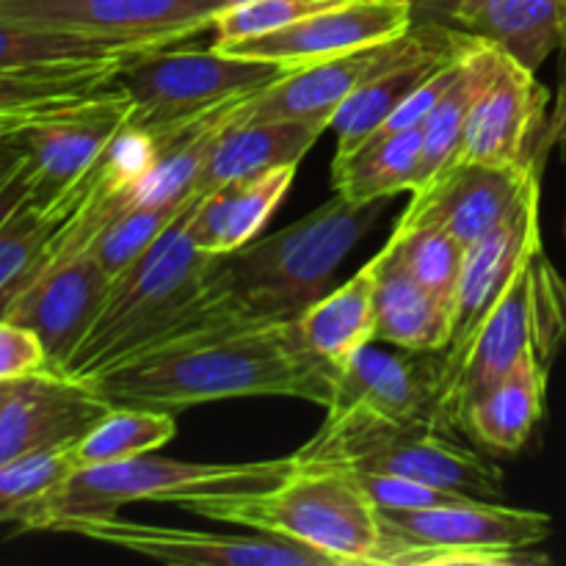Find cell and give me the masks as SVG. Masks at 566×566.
Listing matches in <instances>:
<instances>
[{"label":"cell","mask_w":566,"mask_h":566,"mask_svg":"<svg viewBox=\"0 0 566 566\" xmlns=\"http://www.w3.org/2000/svg\"><path fill=\"white\" fill-rule=\"evenodd\" d=\"M335 368L315 357L296 321L216 326L114 365L86 385L114 407L182 412L227 398H302L326 409Z\"/></svg>","instance_id":"cell-1"},{"label":"cell","mask_w":566,"mask_h":566,"mask_svg":"<svg viewBox=\"0 0 566 566\" xmlns=\"http://www.w3.org/2000/svg\"><path fill=\"white\" fill-rule=\"evenodd\" d=\"M202 197L193 199L130 269L111 280L103 310L75 354L66 359L61 376L88 381L166 343L216 326L254 321L232 302L216 265L219 254L199 249L188 235V224Z\"/></svg>","instance_id":"cell-2"},{"label":"cell","mask_w":566,"mask_h":566,"mask_svg":"<svg viewBox=\"0 0 566 566\" xmlns=\"http://www.w3.org/2000/svg\"><path fill=\"white\" fill-rule=\"evenodd\" d=\"M177 509L298 542L337 566H396L398 536L352 470L298 468L269 490L208 492Z\"/></svg>","instance_id":"cell-3"},{"label":"cell","mask_w":566,"mask_h":566,"mask_svg":"<svg viewBox=\"0 0 566 566\" xmlns=\"http://www.w3.org/2000/svg\"><path fill=\"white\" fill-rule=\"evenodd\" d=\"M387 199L352 202L335 197L274 235L249 241L216 265L247 318L296 321L324 293L346 254L379 221Z\"/></svg>","instance_id":"cell-4"},{"label":"cell","mask_w":566,"mask_h":566,"mask_svg":"<svg viewBox=\"0 0 566 566\" xmlns=\"http://www.w3.org/2000/svg\"><path fill=\"white\" fill-rule=\"evenodd\" d=\"M564 337L566 282L539 243L473 335L459 348L442 352L440 415L446 429L459 431L464 407L523 359L534 357L551 368Z\"/></svg>","instance_id":"cell-5"},{"label":"cell","mask_w":566,"mask_h":566,"mask_svg":"<svg viewBox=\"0 0 566 566\" xmlns=\"http://www.w3.org/2000/svg\"><path fill=\"white\" fill-rule=\"evenodd\" d=\"M298 468H343L403 475L457 495L501 501L503 473L492 459L462 446L453 431L423 420L376 415L326 418L318 434L293 453Z\"/></svg>","instance_id":"cell-6"},{"label":"cell","mask_w":566,"mask_h":566,"mask_svg":"<svg viewBox=\"0 0 566 566\" xmlns=\"http://www.w3.org/2000/svg\"><path fill=\"white\" fill-rule=\"evenodd\" d=\"M296 470V459L271 462L210 464L180 462V459L142 457L125 462L72 468L48 495L39 497L31 512L20 520L22 531H53L64 520L116 514L130 503H177L182 497L208 492L269 490Z\"/></svg>","instance_id":"cell-7"},{"label":"cell","mask_w":566,"mask_h":566,"mask_svg":"<svg viewBox=\"0 0 566 566\" xmlns=\"http://www.w3.org/2000/svg\"><path fill=\"white\" fill-rule=\"evenodd\" d=\"M302 66L230 55L188 42L164 44L133 59L116 75V86L130 97V127L166 133L197 122L224 105L263 92Z\"/></svg>","instance_id":"cell-8"},{"label":"cell","mask_w":566,"mask_h":566,"mask_svg":"<svg viewBox=\"0 0 566 566\" xmlns=\"http://www.w3.org/2000/svg\"><path fill=\"white\" fill-rule=\"evenodd\" d=\"M407 536L409 566H517L545 564L536 553L553 534V520L534 509L470 501L420 512H385Z\"/></svg>","instance_id":"cell-9"},{"label":"cell","mask_w":566,"mask_h":566,"mask_svg":"<svg viewBox=\"0 0 566 566\" xmlns=\"http://www.w3.org/2000/svg\"><path fill=\"white\" fill-rule=\"evenodd\" d=\"M473 39L468 31L446 22H412V28L398 36L315 61L280 77L249 99L247 119H298L332 127L337 111L381 72L412 55L462 48Z\"/></svg>","instance_id":"cell-10"},{"label":"cell","mask_w":566,"mask_h":566,"mask_svg":"<svg viewBox=\"0 0 566 566\" xmlns=\"http://www.w3.org/2000/svg\"><path fill=\"white\" fill-rule=\"evenodd\" d=\"M55 534H75L164 564L186 566H337L329 556L280 536H230L125 520L116 514L64 520Z\"/></svg>","instance_id":"cell-11"},{"label":"cell","mask_w":566,"mask_h":566,"mask_svg":"<svg viewBox=\"0 0 566 566\" xmlns=\"http://www.w3.org/2000/svg\"><path fill=\"white\" fill-rule=\"evenodd\" d=\"M238 0H0V20L105 42H188Z\"/></svg>","instance_id":"cell-12"},{"label":"cell","mask_w":566,"mask_h":566,"mask_svg":"<svg viewBox=\"0 0 566 566\" xmlns=\"http://www.w3.org/2000/svg\"><path fill=\"white\" fill-rule=\"evenodd\" d=\"M542 164L495 166L451 160L429 182L412 191L398 224H431L473 247L514 213L531 186L539 182Z\"/></svg>","instance_id":"cell-13"},{"label":"cell","mask_w":566,"mask_h":566,"mask_svg":"<svg viewBox=\"0 0 566 566\" xmlns=\"http://www.w3.org/2000/svg\"><path fill=\"white\" fill-rule=\"evenodd\" d=\"M130 97L114 81L72 114L28 130L22 136L28 149V199L59 208L130 125Z\"/></svg>","instance_id":"cell-14"},{"label":"cell","mask_w":566,"mask_h":566,"mask_svg":"<svg viewBox=\"0 0 566 566\" xmlns=\"http://www.w3.org/2000/svg\"><path fill=\"white\" fill-rule=\"evenodd\" d=\"M440 396L442 352L401 348V354H390L370 343L335 370L326 418L376 415L387 420H423L446 429Z\"/></svg>","instance_id":"cell-15"},{"label":"cell","mask_w":566,"mask_h":566,"mask_svg":"<svg viewBox=\"0 0 566 566\" xmlns=\"http://www.w3.org/2000/svg\"><path fill=\"white\" fill-rule=\"evenodd\" d=\"M412 9L407 0H348V3L304 17L280 31L235 39L216 48L230 55H241V59L307 66L398 36L412 28Z\"/></svg>","instance_id":"cell-16"},{"label":"cell","mask_w":566,"mask_h":566,"mask_svg":"<svg viewBox=\"0 0 566 566\" xmlns=\"http://www.w3.org/2000/svg\"><path fill=\"white\" fill-rule=\"evenodd\" d=\"M547 103L551 94L536 81V72L503 53L501 70L470 111L457 158L495 166L542 164Z\"/></svg>","instance_id":"cell-17"},{"label":"cell","mask_w":566,"mask_h":566,"mask_svg":"<svg viewBox=\"0 0 566 566\" xmlns=\"http://www.w3.org/2000/svg\"><path fill=\"white\" fill-rule=\"evenodd\" d=\"M108 287L111 276L103 265L92 252H81L42 271L9 304L3 318L36 332L48 352L50 370L61 374L103 310Z\"/></svg>","instance_id":"cell-18"},{"label":"cell","mask_w":566,"mask_h":566,"mask_svg":"<svg viewBox=\"0 0 566 566\" xmlns=\"http://www.w3.org/2000/svg\"><path fill=\"white\" fill-rule=\"evenodd\" d=\"M111 409L114 403L86 381L53 370L28 376L0 415V468L33 453L75 446Z\"/></svg>","instance_id":"cell-19"},{"label":"cell","mask_w":566,"mask_h":566,"mask_svg":"<svg viewBox=\"0 0 566 566\" xmlns=\"http://www.w3.org/2000/svg\"><path fill=\"white\" fill-rule=\"evenodd\" d=\"M539 197L542 191L539 182H536L503 224H497L490 235L468 247L457 296H453L451 343H448L446 352L459 348L473 335L475 326L486 318V313L503 296V291L514 280L531 249L542 243Z\"/></svg>","instance_id":"cell-20"},{"label":"cell","mask_w":566,"mask_h":566,"mask_svg":"<svg viewBox=\"0 0 566 566\" xmlns=\"http://www.w3.org/2000/svg\"><path fill=\"white\" fill-rule=\"evenodd\" d=\"M249 105V103H247ZM329 127L298 119H247V108L210 153L197 193H213L232 182L252 180L282 166H298Z\"/></svg>","instance_id":"cell-21"},{"label":"cell","mask_w":566,"mask_h":566,"mask_svg":"<svg viewBox=\"0 0 566 566\" xmlns=\"http://www.w3.org/2000/svg\"><path fill=\"white\" fill-rule=\"evenodd\" d=\"M376 258V343L403 352H446L451 343V307L409 271L392 238Z\"/></svg>","instance_id":"cell-22"},{"label":"cell","mask_w":566,"mask_h":566,"mask_svg":"<svg viewBox=\"0 0 566 566\" xmlns=\"http://www.w3.org/2000/svg\"><path fill=\"white\" fill-rule=\"evenodd\" d=\"M451 25L536 72L566 39V0H462Z\"/></svg>","instance_id":"cell-23"},{"label":"cell","mask_w":566,"mask_h":566,"mask_svg":"<svg viewBox=\"0 0 566 566\" xmlns=\"http://www.w3.org/2000/svg\"><path fill=\"white\" fill-rule=\"evenodd\" d=\"M551 368L528 357L464 407L459 431L495 453H517L545 418Z\"/></svg>","instance_id":"cell-24"},{"label":"cell","mask_w":566,"mask_h":566,"mask_svg":"<svg viewBox=\"0 0 566 566\" xmlns=\"http://www.w3.org/2000/svg\"><path fill=\"white\" fill-rule=\"evenodd\" d=\"M298 166L265 171L252 180L232 182L199 199L188 235L210 254H230L263 232L274 210L285 202Z\"/></svg>","instance_id":"cell-25"},{"label":"cell","mask_w":566,"mask_h":566,"mask_svg":"<svg viewBox=\"0 0 566 566\" xmlns=\"http://www.w3.org/2000/svg\"><path fill=\"white\" fill-rule=\"evenodd\" d=\"M164 44L105 42L81 33L48 31L0 20V72L17 75H72L99 66H127L138 55Z\"/></svg>","instance_id":"cell-26"},{"label":"cell","mask_w":566,"mask_h":566,"mask_svg":"<svg viewBox=\"0 0 566 566\" xmlns=\"http://www.w3.org/2000/svg\"><path fill=\"white\" fill-rule=\"evenodd\" d=\"M376 274L379 258L368 260L348 282L324 293L296 318L304 343L329 368H340L376 343Z\"/></svg>","instance_id":"cell-27"},{"label":"cell","mask_w":566,"mask_h":566,"mask_svg":"<svg viewBox=\"0 0 566 566\" xmlns=\"http://www.w3.org/2000/svg\"><path fill=\"white\" fill-rule=\"evenodd\" d=\"M423 127L376 136L354 153L332 160L335 193L352 202H376L420 186Z\"/></svg>","instance_id":"cell-28"},{"label":"cell","mask_w":566,"mask_h":566,"mask_svg":"<svg viewBox=\"0 0 566 566\" xmlns=\"http://www.w3.org/2000/svg\"><path fill=\"white\" fill-rule=\"evenodd\" d=\"M475 42H479V36H475L473 42L462 44V48L431 50V53L412 55V59L401 61V64L381 72V75L376 77V81H370L368 86L359 88V92L337 111L335 119H332V130L337 133L335 158H343V155L363 147V144L390 119L392 111H396L415 88L423 86L446 61L462 55L464 50L473 48Z\"/></svg>","instance_id":"cell-29"},{"label":"cell","mask_w":566,"mask_h":566,"mask_svg":"<svg viewBox=\"0 0 566 566\" xmlns=\"http://www.w3.org/2000/svg\"><path fill=\"white\" fill-rule=\"evenodd\" d=\"M503 53L497 48H492L490 42L479 39L473 50L464 55V64L459 70L457 81L448 86V92L442 94L440 103L434 105V111L429 114V119L423 122V164H420V186L429 182L442 166L451 164L459 153V144H462L464 127H468L470 111H473L475 99L481 97L486 86L492 83V77L501 70ZM418 186V188H420ZM415 188V191H418Z\"/></svg>","instance_id":"cell-30"},{"label":"cell","mask_w":566,"mask_h":566,"mask_svg":"<svg viewBox=\"0 0 566 566\" xmlns=\"http://www.w3.org/2000/svg\"><path fill=\"white\" fill-rule=\"evenodd\" d=\"M70 213L22 199L0 221V318L9 304L44 271L55 235Z\"/></svg>","instance_id":"cell-31"},{"label":"cell","mask_w":566,"mask_h":566,"mask_svg":"<svg viewBox=\"0 0 566 566\" xmlns=\"http://www.w3.org/2000/svg\"><path fill=\"white\" fill-rule=\"evenodd\" d=\"M177 434L171 412L144 407H114L72 446L75 468L125 462L169 446Z\"/></svg>","instance_id":"cell-32"},{"label":"cell","mask_w":566,"mask_h":566,"mask_svg":"<svg viewBox=\"0 0 566 566\" xmlns=\"http://www.w3.org/2000/svg\"><path fill=\"white\" fill-rule=\"evenodd\" d=\"M193 199L182 205H130L103 227L88 252L103 265L105 274L116 280L180 219V213Z\"/></svg>","instance_id":"cell-33"},{"label":"cell","mask_w":566,"mask_h":566,"mask_svg":"<svg viewBox=\"0 0 566 566\" xmlns=\"http://www.w3.org/2000/svg\"><path fill=\"white\" fill-rule=\"evenodd\" d=\"M390 238L398 243V252H401L409 271L440 302L453 307V296H457L468 247L459 243L451 232L431 224H398L396 221Z\"/></svg>","instance_id":"cell-34"},{"label":"cell","mask_w":566,"mask_h":566,"mask_svg":"<svg viewBox=\"0 0 566 566\" xmlns=\"http://www.w3.org/2000/svg\"><path fill=\"white\" fill-rule=\"evenodd\" d=\"M75 468L72 446L33 453L0 468V525L14 523L31 512L33 503L48 495L70 470Z\"/></svg>","instance_id":"cell-35"},{"label":"cell","mask_w":566,"mask_h":566,"mask_svg":"<svg viewBox=\"0 0 566 566\" xmlns=\"http://www.w3.org/2000/svg\"><path fill=\"white\" fill-rule=\"evenodd\" d=\"M122 70L125 66H99V70L72 72V75H17V72H0V114L88 97V94L111 86Z\"/></svg>","instance_id":"cell-36"},{"label":"cell","mask_w":566,"mask_h":566,"mask_svg":"<svg viewBox=\"0 0 566 566\" xmlns=\"http://www.w3.org/2000/svg\"><path fill=\"white\" fill-rule=\"evenodd\" d=\"M340 3H348V0H238V3L227 6L221 14H216L213 25H210L213 44L280 31V28Z\"/></svg>","instance_id":"cell-37"},{"label":"cell","mask_w":566,"mask_h":566,"mask_svg":"<svg viewBox=\"0 0 566 566\" xmlns=\"http://www.w3.org/2000/svg\"><path fill=\"white\" fill-rule=\"evenodd\" d=\"M357 481L368 497L374 501L376 509L381 512H420V509H437V506H453V503L470 501L468 495H457V492L437 490V486L423 484V481L403 479V475H385V473H359Z\"/></svg>","instance_id":"cell-38"},{"label":"cell","mask_w":566,"mask_h":566,"mask_svg":"<svg viewBox=\"0 0 566 566\" xmlns=\"http://www.w3.org/2000/svg\"><path fill=\"white\" fill-rule=\"evenodd\" d=\"M44 370H50V359L36 332L0 318V381H22Z\"/></svg>","instance_id":"cell-39"},{"label":"cell","mask_w":566,"mask_h":566,"mask_svg":"<svg viewBox=\"0 0 566 566\" xmlns=\"http://www.w3.org/2000/svg\"><path fill=\"white\" fill-rule=\"evenodd\" d=\"M28 197V149L25 142H0V221Z\"/></svg>","instance_id":"cell-40"},{"label":"cell","mask_w":566,"mask_h":566,"mask_svg":"<svg viewBox=\"0 0 566 566\" xmlns=\"http://www.w3.org/2000/svg\"><path fill=\"white\" fill-rule=\"evenodd\" d=\"M97 94V92H94ZM77 97V99H64V103H53V105H39V108H28V111H11V114H0V142H11V138H20L25 136L28 130L33 127L44 125V122H53L59 116L72 114L77 111L81 105H86L88 99L94 97Z\"/></svg>","instance_id":"cell-41"},{"label":"cell","mask_w":566,"mask_h":566,"mask_svg":"<svg viewBox=\"0 0 566 566\" xmlns=\"http://www.w3.org/2000/svg\"><path fill=\"white\" fill-rule=\"evenodd\" d=\"M562 83H558V94H556V105H553L551 116H547V127L545 136H542V155L551 153L553 147H562L566 144V39L562 48Z\"/></svg>","instance_id":"cell-42"},{"label":"cell","mask_w":566,"mask_h":566,"mask_svg":"<svg viewBox=\"0 0 566 566\" xmlns=\"http://www.w3.org/2000/svg\"><path fill=\"white\" fill-rule=\"evenodd\" d=\"M412 9L415 22H446L451 25V17L462 0H407Z\"/></svg>","instance_id":"cell-43"},{"label":"cell","mask_w":566,"mask_h":566,"mask_svg":"<svg viewBox=\"0 0 566 566\" xmlns=\"http://www.w3.org/2000/svg\"><path fill=\"white\" fill-rule=\"evenodd\" d=\"M17 387H20V381H0V415H3L6 403H9L11 396L17 392Z\"/></svg>","instance_id":"cell-44"}]
</instances>
